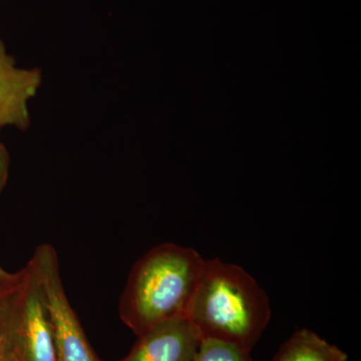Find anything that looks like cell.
Returning <instances> with one entry per match:
<instances>
[{
  "label": "cell",
  "instance_id": "cell-1",
  "mask_svg": "<svg viewBox=\"0 0 361 361\" xmlns=\"http://www.w3.org/2000/svg\"><path fill=\"white\" fill-rule=\"evenodd\" d=\"M205 258L198 251L161 243L133 266L121 294L118 315L141 336L161 323L187 316Z\"/></svg>",
  "mask_w": 361,
  "mask_h": 361
},
{
  "label": "cell",
  "instance_id": "cell-10",
  "mask_svg": "<svg viewBox=\"0 0 361 361\" xmlns=\"http://www.w3.org/2000/svg\"><path fill=\"white\" fill-rule=\"evenodd\" d=\"M11 164V154L6 147L0 142V195L4 193L7 183H8Z\"/></svg>",
  "mask_w": 361,
  "mask_h": 361
},
{
  "label": "cell",
  "instance_id": "cell-8",
  "mask_svg": "<svg viewBox=\"0 0 361 361\" xmlns=\"http://www.w3.org/2000/svg\"><path fill=\"white\" fill-rule=\"evenodd\" d=\"M25 275V267L11 272L0 265V358L13 360L9 330Z\"/></svg>",
  "mask_w": 361,
  "mask_h": 361
},
{
  "label": "cell",
  "instance_id": "cell-5",
  "mask_svg": "<svg viewBox=\"0 0 361 361\" xmlns=\"http://www.w3.org/2000/svg\"><path fill=\"white\" fill-rule=\"evenodd\" d=\"M42 84L39 68H23L6 51L0 39V132L6 128H30V102Z\"/></svg>",
  "mask_w": 361,
  "mask_h": 361
},
{
  "label": "cell",
  "instance_id": "cell-7",
  "mask_svg": "<svg viewBox=\"0 0 361 361\" xmlns=\"http://www.w3.org/2000/svg\"><path fill=\"white\" fill-rule=\"evenodd\" d=\"M341 348L308 329L296 330L273 361H348Z\"/></svg>",
  "mask_w": 361,
  "mask_h": 361
},
{
  "label": "cell",
  "instance_id": "cell-4",
  "mask_svg": "<svg viewBox=\"0 0 361 361\" xmlns=\"http://www.w3.org/2000/svg\"><path fill=\"white\" fill-rule=\"evenodd\" d=\"M9 330V345L13 361H58L51 320L39 279L30 262Z\"/></svg>",
  "mask_w": 361,
  "mask_h": 361
},
{
  "label": "cell",
  "instance_id": "cell-11",
  "mask_svg": "<svg viewBox=\"0 0 361 361\" xmlns=\"http://www.w3.org/2000/svg\"><path fill=\"white\" fill-rule=\"evenodd\" d=\"M0 361H13V360H8V358H0Z\"/></svg>",
  "mask_w": 361,
  "mask_h": 361
},
{
  "label": "cell",
  "instance_id": "cell-2",
  "mask_svg": "<svg viewBox=\"0 0 361 361\" xmlns=\"http://www.w3.org/2000/svg\"><path fill=\"white\" fill-rule=\"evenodd\" d=\"M187 317L201 339L251 351L270 322L269 297L239 265L205 259Z\"/></svg>",
  "mask_w": 361,
  "mask_h": 361
},
{
  "label": "cell",
  "instance_id": "cell-9",
  "mask_svg": "<svg viewBox=\"0 0 361 361\" xmlns=\"http://www.w3.org/2000/svg\"><path fill=\"white\" fill-rule=\"evenodd\" d=\"M251 351L229 342L201 339L192 361H253Z\"/></svg>",
  "mask_w": 361,
  "mask_h": 361
},
{
  "label": "cell",
  "instance_id": "cell-3",
  "mask_svg": "<svg viewBox=\"0 0 361 361\" xmlns=\"http://www.w3.org/2000/svg\"><path fill=\"white\" fill-rule=\"evenodd\" d=\"M28 262L39 279L54 332L58 361H102L90 345L66 295L54 247L49 243L40 244Z\"/></svg>",
  "mask_w": 361,
  "mask_h": 361
},
{
  "label": "cell",
  "instance_id": "cell-6",
  "mask_svg": "<svg viewBox=\"0 0 361 361\" xmlns=\"http://www.w3.org/2000/svg\"><path fill=\"white\" fill-rule=\"evenodd\" d=\"M201 337L187 316L157 325L137 341L118 361H192Z\"/></svg>",
  "mask_w": 361,
  "mask_h": 361
}]
</instances>
